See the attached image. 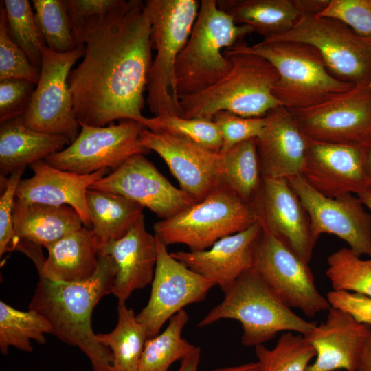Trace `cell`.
Returning <instances> with one entry per match:
<instances>
[{"instance_id": "9c48e42d", "label": "cell", "mask_w": 371, "mask_h": 371, "mask_svg": "<svg viewBox=\"0 0 371 371\" xmlns=\"http://www.w3.org/2000/svg\"><path fill=\"white\" fill-rule=\"evenodd\" d=\"M263 39L312 46L332 76L353 86L368 85L371 79V37L359 35L337 19L303 14L291 30Z\"/></svg>"}, {"instance_id": "8d00e7d4", "label": "cell", "mask_w": 371, "mask_h": 371, "mask_svg": "<svg viewBox=\"0 0 371 371\" xmlns=\"http://www.w3.org/2000/svg\"><path fill=\"white\" fill-rule=\"evenodd\" d=\"M74 37L77 45L106 23L122 15L128 8L126 0H67Z\"/></svg>"}, {"instance_id": "816d5d0a", "label": "cell", "mask_w": 371, "mask_h": 371, "mask_svg": "<svg viewBox=\"0 0 371 371\" xmlns=\"http://www.w3.org/2000/svg\"><path fill=\"white\" fill-rule=\"evenodd\" d=\"M357 196L364 206L366 207L371 212V190H367Z\"/></svg>"}, {"instance_id": "2e32d148", "label": "cell", "mask_w": 371, "mask_h": 371, "mask_svg": "<svg viewBox=\"0 0 371 371\" xmlns=\"http://www.w3.org/2000/svg\"><path fill=\"white\" fill-rule=\"evenodd\" d=\"M249 204L262 231L308 264L317 240L308 215L288 180L262 178Z\"/></svg>"}, {"instance_id": "e575fe53", "label": "cell", "mask_w": 371, "mask_h": 371, "mask_svg": "<svg viewBox=\"0 0 371 371\" xmlns=\"http://www.w3.org/2000/svg\"><path fill=\"white\" fill-rule=\"evenodd\" d=\"M255 354L262 371H306L316 355L302 335L291 332L283 333L272 349L256 346Z\"/></svg>"}, {"instance_id": "83f0119b", "label": "cell", "mask_w": 371, "mask_h": 371, "mask_svg": "<svg viewBox=\"0 0 371 371\" xmlns=\"http://www.w3.org/2000/svg\"><path fill=\"white\" fill-rule=\"evenodd\" d=\"M217 3L236 23L251 27L264 38L291 30L302 16L293 0H218Z\"/></svg>"}, {"instance_id": "8992f818", "label": "cell", "mask_w": 371, "mask_h": 371, "mask_svg": "<svg viewBox=\"0 0 371 371\" xmlns=\"http://www.w3.org/2000/svg\"><path fill=\"white\" fill-rule=\"evenodd\" d=\"M224 295L197 326L205 327L223 319L237 320L242 326L244 346L262 345L282 331L304 335L317 324L302 318L285 305L253 267L242 273Z\"/></svg>"}, {"instance_id": "ee69618b", "label": "cell", "mask_w": 371, "mask_h": 371, "mask_svg": "<svg viewBox=\"0 0 371 371\" xmlns=\"http://www.w3.org/2000/svg\"><path fill=\"white\" fill-rule=\"evenodd\" d=\"M36 84L24 80H0V123L23 116L35 90Z\"/></svg>"}, {"instance_id": "ba28073f", "label": "cell", "mask_w": 371, "mask_h": 371, "mask_svg": "<svg viewBox=\"0 0 371 371\" xmlns=\"http://www.w3.org/2000/svg\"><path fill=\"white\" fill-rule=\"evenodd\" d=\"M256 222L249 203L224 185L181 212L153 225L165 246L183 244L190 251L210 248L219 239Z\"/></svg>"}, {"instance_id": "5b68a950", "label": "cell", "mask_w": 371, "mask_h": 371, "mask_svg": "<svg viewBox=\"0 0 371 371\" xmlns=\"http://www.w3.org/2000/svg\"><path fill=\"white\" fill-rule=\"evenodd\" d=\"M219 8L216 0H201L189 38L175 65L178 95L198 93L218 82L232 67L224 51L254 32Z\"/></svg>"}, {"instance_id": "30bf717a", "label": "cell", "mask_w": 371, "mask_h": 371, "mask_svg": "<svg viewBox=\"0 0 371 371\" xmlns=\"http://www.w3.org/2000/svg\"><path fill=\"white\" fill-rule=\"evenodd\" d=\"M85 53V45L65 53L43 46L39 78L23 115L26 126L40 133L65 136L71 143L76 139L80 126L74 112L68 77Z\"/></svg>"}, {"instance_id": "7a4b0ae2", "label": "cell", "mask_w": 371, "mask_h": 371, "mask_svg": "<svg viewBox=\"0 0 371 371\" xmlns=\"http://www.w3.org/2000/svg\"><path fill=\"white\" fill-rule=\"evenodd\" d=\"M115 273L113 259L100 251L98 269L87 280L59 282L39 276L29 304V310L49 322L50 334L78 348L88 357L93 371H113V355L98 340L91 315L100 299L112 293Z\"/></svg>"}, {"instance_id": "bcb514c9", "label": "cell", "mask_w": 371, "mask_h": 371, "mask_svg": "<svg viewBox=\"0 0 371 371\" xmlns=\"http://www.w3.org/2000/svg\"><path fill=\"white\" fill-rule=\"evenodd\" d=\"M302 14H319L328 5L330 0H293Z\"/></svg>"}, {"instance_id": "836d02e7", "label": "cell", "mask_w": 371, "mask_h": 371, "mask_svg": "<svg viewBox=\"0 0 371 371\" xmlns=\"http://www.w3.org/2000/svg\"><path fill=\"white\" fill-rule=\"evenodd\" d=\"M35 21L47 48L65 53L77 47L67 0H33Z\"/></svg>"}, {"instance_id": "d6986e66", "label": "cell", "mask_w": 371, "mask_h": 371, "mask_svg": "<svg viewBox=\"0 0 371 371\" xmlns=\"http://www.w3.org/2000/svg\"><path fill=\"white\" fill-rule=\"evenodd\" d=\"M301 176L320 194L335 198L368 190L363 172V146L308 139Z\"/></svg>"}, {"instance_id": "f5cc1de1", "label": "cell", "mask_w": 371, "mask_h": 371, "mask_svg": "<svg viewBox=\"0 0 371 371\" xmlns=\"http://www.w3.org/2000/svg\"><path fill=\"white\" fill-rule=\"evenodd\" d=\"M361 145L371 146V127L364 137Z\"/></svg>"}, {"instance_id": "ac0fdd59", "label": "cell", "mask_w": 371, "mask_h": 371, "mask_svg": "<svg viewBox=\"0 0 371 371\" xmlns=\"http://www.w3.org/2000/svg\"><path fill=\"white\" fill-rule=\"evenodd\" d=\"M89 189L120 194L148 208L161 219L169 218L197 202L173 186L144 154L133 155Z\"/></svg>"}, {"instance_id": "e0dca14e", "label": "cell", "mask_w": 371, "mask_h": 371, "mask_svg": "<svg viewBox=\"0 0 371 371\" xmlns=\"http://www.w3.org/2000/svg\"><path fill=\"white\" fill-rule=\"evenodd\" d=\"M142 145L159 155L177 181L180 189L196 201L223 185V157L190 139L147 128L141 133Z\"/></svg>"}, {"instance_id": "3957f363", "label": "cell", "mask_w": 371, "mask_h": 371, "mask_svg": "<svg viewBox=\"0 0 371 371\" xmlns=\"http://www.w3.org/2000/svg\"><path fill=\"white\" fill-rule=\"evenodd\" d=\"M229 72L212 86L179 96L180 117L212 120L219 111L245 117H262L282 104L273 93L279 75L264 58L250 53L227 52Z\"/></svg>"}, {"instance_id": "52a82bcc", "label": "cell", "mask_w": 371, "mask_h": 371, "mask_svg": "<svg viewBox=\"0 0 371 371\" xmlns=\"http://www.w3.org/2000/svg\"><path fill=\"white\" fill-rule=\"evenodd\" d=\"M151 43L156 55L150 66L146 103L155 117L180 116L175 65L196 19L198 0H147Z\"/></svg>"}, {"instance_id": "4316f807", "label": "cell", "mask_w": 371, "mask_h": 371, "mask_svg": "<svg viewBox=\"0 0 371 371\" xmlns=\"http://www.w3.org/2000/svg\"><path fill=\"white\" fill-rule=\"evenodd\" d=\"M70 144V140L65 136L40 133L28 128L23 116L1 124V177H6L17 169L44 160Z\"/></svg>"}, {"instance_id": "db71d44e", "label": "cell", "mask_w": 371, "mask_h": 371, "mask_svg": "<svg viewBox=\"0 0 371 371\" xmlns=\"http://www.w3.org/2000/svg\"><path fill=\"white\" fill-rule=\"evenodd\" d=\"M368 87L370 88V89L371 90V79L368 85Z\"/></svg>"}, {"instance_id": "6da1fadb", "label": "cell", "mask_w": 371, "mask_h": 371, "mask_svg": "<svg viewBox=\"0 0 371 371\" xmlns=\"http://www.w3.org/2000/svg\"><path fill=\"white\" fill-rule=\"evenodd\" d=\"M151 20L145 2L130 0L128 10L87 38L80 63L68 85L79 124L105 126L117 120L138 122L152 64Z\"/></svg>"}, {"instance_id": "b9f144b4", "label": "cell", "mask_w": 371, "mask_h": 371, "mask_svg": "<svg viewBox=\"0 0 371 371\" xmlns=\"http://www.w3.org/2000/svg\"><path fill=\"white\" fill-rule=\"evenodd\" d=\"M317 16L337 19L359 35L371 37V0H330Z\"/></svg>"}, {"instance_id": "d590c367", "label": "cell", "mask_w": 371, "mask_h": 371, "mask_svg": "<svg viewBox=\"0 0 371 371\" xmlns=\"http://www.w3.org/2000/svg\"><path fill=\"white\" fill-rule=\"evenodd\" d=\"M326 276L334 291H346L371 297V258L361 259L349 247H342L327 258Z\"/></svg>"}, {"instance_id": "4dcf8cb0", "label": "cell", "mask_w": 371, "mask_h": 371, "mask_svg": "<svg viewBox=\"0 0 371 371\" xmlns=\"http://www.w3.org/2000/svg\"><path fill=\"white\" fill-rule=\"evenodd\" d=\"M189 319L182 309L168 320L161 333L146 339L138 371H168L173 363L181 361L196 348L181 337Z\"/></svg>"}, {"instance_id": "7c38bea8", "label": "cell", "mask_w": 371, "mask_h": 371, "mask_svg": "<svg viewBox=\"0 0 371 371\" xmlns=\"http://www.w3.org/2000/svg\"><path fill=\"white\" fill-rule=\"evenodd\" d=\"M252 267L288 307L311 317L330 308L326 297L318 291L308 263L262 229L255 246Z\"/></svg>"}, {"instance_id": "d6a6232c", "label": "cell", "mask_w": 371, "mask_h": 371, "mask_svg": "<svg viewBox=\"0 0 371 371\" xmlns=\"http://www.w3.org/2000/svg\"><path fill=\"white\" fill-rule=\"evenodd\" d=\"M221 154L223 185L249 203L262 180L256 139L243 142Z\"/></svg>"}, {"instance_id": "c3c4849f", "label": "cell", "mask_w": 371, "mask_h": 371, "mask_svg": "<svg viewBox=\"0 0 371 371\" xmlns=\"http://www.w3.org/2000/svg\"><path fill=\"white\" fill-rule=\"evenodd\" d=\"M357 371H371V330L364 344Z\"/></svg>"}, {"instance_id": "f1b7e54d", "label": "cell", "mask_w": 371, "mask_h": 371, "mask_svg": "<svg viewBox=\"0 0 371 371\" xmlns=\"http://www.w3.org/2000/svg\"><path fill=\"white\" fill-rule=\"evenodd\" d=\"M86 202L91 229L101 247L124 236L143 215L141 205L109 192L88 189Z\"/></svg>"}, {"instance_id": "681fc988", "label": "cell", "mask_w": 371, "mask_h": 371, "mask_svg": "<svg viewBox=\"0 0 371 371\" xmlns=\"http://www.w3.org/2000/svg\"><path fill=\"white\" fill-rule=\"evenodd\" d=\"M363 146V172L368 189L371 190V146Z\"/></svg>"}, {"instance_id": "603a6c76", "label": "cell", "mask_w": 371, "mask_h": 371, "mask_svg": "<svg viewBox=\"0 0 371 371\" xmlns=\"http://www.w3.org/2000/svg\"><path fill=\"white\" fill-rule=\"evenodd\" d=\"M113 259L116 273L112 293L126 302L134 291L151 284L157 260V240L145 227L144 214L120 238L100 248Z\"/></svg>"}, {"instance_id": "277c9868", "label": "cell", "mask_w": 371, "mask_h": 371, "mask_svg": "<svg viewBox=\"0 0 371 371\" xmlns=\"http://www.w3.org/2000/svg\"><path fill=\"white\" fill-rule=\"evenodd\" d=\"M225 51L254 54L269 61L279 75L273 93L289 109L319 104L355 87L332 76L319 52L305 43L262 39L248 45L243 40Z\"/></svg>"}, {"instance_id": "f6af8a7d", "label": "cell", "mask_w": 371, "mask_h": 371, "mask_svg": "<svg viewBox=\"0 0 371 371\" xmlns=\"http://www.w3.org/2000/svg\"><path fill=\"white\" fill-rule=\"evenodd\" d=\"M330 307L342 311L357 322L371 326V297L346 291H328L326 296Z\"/></svg>"}, {"instance_id": "ffe728a7", "label": "cell", "mask_w": 371, "mask_h": 371, "mask_svg": "<svg viewBox=\"0 0 371 371\" xmlns=\"http://www.w3.org/2000/svg\"><path fill=\"white\" fill-rule=\"evenodd\" d=\"M256 144L262 178L289 179L302 174L308 139L284 106L266 116Z\"/></svg>"}, {"instance_id": "60d3db41", "label": "cell", "mask_w": 371, "mask_h": 371, "mask_svg": "<svg viewBox=\"0 0 371 371\" xmlns=\"http://www.w3.org/2000/svg\"><path fill=\"white\" fill-rule=\"evenodd\" d=\"M212 120L217 126L223 141L220 153L234 146L257 138L265 125V117H245L227 111L216 113Z\"/></svg>"}, {"instance_id": "ab89813d", "label": "cell", "mask_w": 371, "mask_h": 371, "mask_svg": "<svg viewBox=\"0 0 371 371\" xmlns=\"http://www.w3.org/2000/svg\"><path fill=\"white\" fill-rule=\"evenodd\" d=\"M40 72L12 39L7 26L5 13L0 9V80H24L37 83Z\"/></svg>"}, {"instance_id": "f907efd6", "label": "cell", "mask_w": 371, "mask_h": 371, "mask_svg": "<svg viewBox=\"0 0 371 371\" xmlns=\"http://www.w3.org/2000/svg\"><path fill=\"white\" fill-rule=\"evenodd\" d=\"M210 371H262L258 361L245 363L237 366L215 368Z\"/></svg>"}, {"instance_id": "cb8c5ba5", "label": "cell", "mask_w": 371, "mask_h": 371, "mask_svg": "<svg viewBox=\"0 0 371 371\" xmlns=\"http://www.w3.org/2000/svg\"><path fill=\"white\" fill-rule=\"evenodd\" d=\"M13 224L19 240L17 251L27 256L36 266L45 259L43 247L47 248L84 227L80 215L69 205L27 203L16 198Z\"/></svg>"}, {"instance_id": "74e56055", "label": "cell", "mask_w": 371, "mask_h": 371, "mask_svg": "<svg viewBox=\"0 0 371 371\" xmlns=\"http://www.w3.org/2000/svg\"><path fill=\"white\" fill-rule=\"evenodd\" d=\"M1 4L5 10L7 26L12 39L40 72L42 48L45 43L37 27L30 3L27 0H4Z\"/></svg>"}, {"instance_id": "7bdbcfd3", "label": "cell", "mask_w": 371, "mask_h": 371, "mask_svg": "<svg viewBox=\"0 0 371 371\" xmlns=\"http://www.w3.org/2000/svg\"><path fill=\"white\" fill-rule=\"evenodd\" d=\"M25 168L12 172L8 178L1 177L3 181V191L0 196V256L17 250L19 240L13 224V211L16 190Z\"/></svg>"}, {"instance_id": "1f68e13d", "label": "cell", "mask_w": 371, "mask_h": 371, "mask_svg": "<svg viewBox=\"0 0 371 371\" xmlns=\"http://www.w3.org/2000/svg\"><path fill=\"white\" fill-rule=\"evenodd\" d=\"M50 333V324L42 315L29 309L20 311L0 302V351L3 355H7L10 347L31 352V340L43 344L45 334Z\"/></svg>"}, {"instance_id": "7dc6e473", "label": "cell", "mask_w": 371, "mask_h": 371, "mask_svg": "<svg viewBox=\"0 0 371 371\" xmlns=\"http://www.w3.org/2000/svg\"><path fill=\"white\" fill-rule=\"evenodd\" d=\"M201 359V349L197 347L181 361L179 368L175 371H198Z\"/></svg>"}, {"instance_id": "7402d4cb", "label": "cell", "mask_w": 371, "mask_h": 371, "mask_svg": "<svg viewBox=\"0 0 371 371\" xmlns=\"http://www.w3.org/2000/svg\"><path fill=\"white\" fill-rule=\"evenodd\" d=\"M262 227L256 222L247 229L225 236L199 251H177L171 256L190 269L227 291L253 265L254 252Z\"/></svg>"}, {"instance_id": "8fae6325", "label": "cell", "mask_w": 371, "mask_h": 371, "mask_svg": "<svg viewBox=\"0 0 371 371\" xmlns=\"http://www.w3.org/2000/svg\"><path fill=\"white\" fill-rule=\"evenodd\" d=\"M79 124L76 139L46 157L47 164L62 170L89 175L104 169L114 170L133 155L149 152L140 142L146 127L138 122L126 120L105 126Z\"/></svg>"}, {"instance_id": "44dd1931", "label": "cell", "mask_w": 371, "mask_h": 371, "mask_svg": "<svg viewBox=\"0 0 371 371\" xmlns=\"http://www.w3.org/2000/svg\"><path fill=\"white\" fill-rule=\"evenodd\" d=\"M370 330L371 326L330 307L326 320L303 335L316 352L306 371H357Z\"/></svg>"}, {"instance_id": "4fadbf2b", "label": "cell", "mask_w": 371, "mask_h": 371, "mask_svg": "<svg viewBox=\"0 0 371 371\" xmlns=\"http://www.w3.org/2000/svg\"><path fill=\"white\" fill-rule=\"evenodd\" d=\"M289 110L311 140L361 144L371 127V90L356 86L319 104Z\"/></svg>"}, {"instance_id": "484cf974", "label": "cell", "mask_w": 371, "mask_h": 371, "mask_svg": "<svg viewBox=\"0 0 371 371\" xmlns=\"http://www.w3.org/2000/svg\"><path fill=\"white\" fill-rule=\"evenodd\" d=\"M101 245L91 228L73 232L47 247L39 276L59 282L89 280L98 269Z\"/></svg>"}, {"instance_id": "d4e9b609", "label": "cell", "mask_w": 371, "mask_h": 371, "mask_svg": "<svg viewBox=\"0 0 371 371\" xmlns=\"http://www.w3.org/2000/svg\"><path fill=\"white\" fill-rule=\"evenodd\" d=\"M34 175L21 179L15 198L27 203L69 205L80 215L84 227L91 228L86 193L95 181L108 175V169L79 175L56 168L45 160L30 165Z\"/></svg>"}, {"instance_id": "5bb4252c", "label": "cell", "mask_w": 371, "mask_h": 371, "mask_svg": "<svg viewBox=\"0 0 371 371\" xmlns=\"http://www.w3.org/2000/svg\"><path fill=\"white\" fill-rule=\"evenodd\" d=\"M157 260L147 304L137 319L147 339L159 334L163 325L189 304L203 301L216 284L174 258L157 238Z\"/></svg>"}, {"instance_id": "f546056e", "label": "cell", "mask_w": 371, "mask_h": 371, "mask_svg": "<svg viewBox=\"0 0 371 371\" xmlns=\"http://www.w3.org/2000/svg\"><path fill=\"white\" fill-rule=\"evenodd\" d=\"M117 322L113 330L98 333V340L109 348L113 355V371H138L147 339L146 331L132 308L118 302Z\"/></svg>"}, {"instance_id": "9a60e30c", "label": "cell", "mask_w": 371, "mask_h": 371, "mask_svg": "<svg viewBox=\"0 0 371 371\" xmlns=\"http://www.w3.org/2000/svg\"><path fill=\"white\" fill-rule=\"evenodd\" d=\"M287 180L308 215L317 241L322 234H333L359 256L371 258V214L358 196L330 198L310 186L301 175Z\"/></svg>"}, {"instance_id": "f35d334b", "label": "cell", "mask_w": 371, "mask_h": 371, "mask_svg": "<svg viewBox=\"0 0 371 371\" xmlns=\"http://www.w3.org/2000/svg\"><path fill=\"white\" fill-rule=\"evenodd\" d=\"M154 131H164L186 137L200 146L220 152L223 141L220 131L212 120L201 117H182L178 115L153 117L146 127Z\"/></svg>"}]
</instances>
